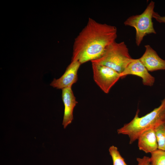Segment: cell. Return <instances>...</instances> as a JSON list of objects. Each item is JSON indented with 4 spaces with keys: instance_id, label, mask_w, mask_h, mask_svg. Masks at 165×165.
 Here are the masks:
<instances>
[{
    "instance_id": "obj_1",
    "label": "cell",
    "mask_w": 165,
    "mask_h": 165,
    "mask_svg": "<svg viewBox=\"0 0 165 165\" xmlns=\"http://www.w3.org/2000/svg\"><path fill=\"white\" fill-rule=\"evenodd\" d=\"M117 37L115 26L89 18L86 26L75 39L72 60L78 61L81 64L99 58Z\"/></svg>"
},
{
    "instance_id": "obj_2",
    "label": "cell",
    "mask_w": 165,
    "mask_h": 165,
    "mask_svg": "<svg viewBox=\"0 0 165 165\" xmlns=\"http://www.w3.org/2000/svg\"><path fill=\"white\" fill-rule=\"evenodd\" d=\"M139 110L137 111L134 118L129 123L117 130L118 134L127 135L129 143L132 144L144 131L154 129L165 120V96L161 100L160 105L145 116H139Z\"/></svg>"
},
{
    "instance_id": "obj_3",
    "label": "cell",
    "mask_w": 165,
    "mask_h": 165,
    "mask_svg": "<svg viewBox=\"0 0 165 165\" xmlns=\"http://www.w3.org/2000/svg\"><path fill=\"white\" fill-rule=\"evenodd\" d=\"M132 59L124 42L117 43L115 41L107 47L100 57L91 62L107 66L120 74Z\"/></svg>"
},
{
    "instance_id": "obj_4",
    "label": "cell",
    "mask_w": 165,
    "mask_h": 165,
    "mask_svg": "<svg viewBox=\"0 0 165 165\" xmlns=\"http://www.w3.org/2000/svg\"><path fill=\"white\" fill-rule=\"evenodd\" d=\"M155 5V2L151 1L142 13L130 16L124 23L125 26L135 28V42L138 46H140L145 36L156 33L152 21Z\"/></svg>"
},
{
    "instance_id": "obj_5",
    "label": "cell",
    "mask_w": 165,
    "mask_h": 165,
    "mask_svg": "<svg viewBox=\"0 0 165 165\" xmlns=\"http://www.w3.org/2000/svg\"><path fill=\"white\" fill-rule=\"evenodd\" d=\"M94 80L101 89L108 94L111 88L121 78L120 74L105 66L92 62Z\"/></svg>"
},
{
    "instance_id": "obj_6",
    "label": "cell",
    "mask_w": 165,
    "mask_h": 165,
    "mask_svg": "<svg viewBox=\"0 0 165 165\" xmlns=\"http://www.w3.org/2000/svg\"><path fill=\"white\" fill-rule=\"evenodd\" d=\"M120 75L121 78L128 75L139 76L142 79L143 85L148 86H152L155 81V78L149 73L139 58L133 59Z\"/></svg>"
},
{
    "instance_id": "obj_7",
    "label": "cell",
    "mask_w": 165,
    "mask_h": 165,
    "mask_svg": "<svg viewBox=\"0 0 165 165\" xmlns=\"http://www.w3.org/2000/svg\"><path fill=\"white\" fill-rule=\"evenodd\" d=\"M81 65L78 61L72 60L64 74L60 78L54 79L50 86L57 89L72 87L78 80L77 72Z\"/></svg>"
},
{
    "instance_id": "obj_8",
    "label": "cell",
    "mask_w": 165,
    "mask_h": 165,
    "mask_svg": "<svg viewBox=\"0 0 165 165\" xmlns=\"http://www.w3.org/2000/svg\"><path fill=\"white\" fill-rule=\"evenodd\" d=\"M145 51L139 59L148 71L165 70V60L160 57L149 45H145Z\"/></svg>"
},
{
    "instance_id": "obj_9",
    "label": "cell",
    "mask_w": 165,
    "mask_h": 165,
    "mask_svg": "<svg viewBox=\"0 0 165 165\" xmlns=\"http://www.w3.org/2000/svg\"><path fill=\"white\" fill-rule=\"evenodd\" d=\"M62 90V98L64 106L62 125L65 129L73 120V110L78 102L76 100L72 87L64 88Z\"/></svg>"
},
{
    "instance_id": "obj_10",
    "label": "cell",
    "mask_w": 165,
    "mask_h": 165,
    "mask_svg": "<svg viewBox=\"0 0 165 165\" xmlns=\"http://www.w3.org/2000/svg\"><path fill=\"white\" fill-rule=\"evenodd\" d=\"M138 140L139 149L146 153H151L158 149L157 138L153 128L142 133Z\"/></svg>"
},
{
    "instance_id": "obj_11",
    "label": "cell",
    "mask_w": 165,
    "mask_h": 165,
    "mask_svg": "<svg viewBox=\"0 0 165 165\" xmlns=\"http://www.w3.org/2000/svg\"><path fill=\"white\" fill-rule=\"evenodd\" d=\"M154 129L157 138L158 149L165 151V120Z\"/></svg>"
},
{
    "instance_id": "obj_12",
    "label": "cell",
    "mask_w": 165,
    "mask_h": 165,
    "mask_svg": "<svg viewBox=\"0 0 165 165\" xmlns=\"http://www.w3.org/2000/svg\"><path fill=\"white\" fill-rule=\"evenodd\" d=\"M151 154L150 165H165V151L158 149Z\"/></svg>"
},
{
    "instance_id": "obj_13",
    "label": "cell",
    "mask_w": 165,
    "mask_h": 165,
    "mask_svg": "<svg viewBox=\"0 0 165 165\" xmlns=\"http://www.w3.org/2000/svg\"><path fill=\"white\" fill-rule=\"evenodd\" d=\"M109 152L112 160L113 165H127L117 147L113 145L110 146Z\"/></svg>"
},
{
    "instance_id": "obj_14",
    "label": "cell",
    "mask_w": 165,
    "mask_h": 165,
    "mask_svg": "<svg viewBox=\"0 0 165 165\" xmlns=\"http://www.w3.org/2000/svg\"><path fill=\"white\" fill-rule=\"evenodd\" d=\"M138 165H150V158L145 156L142 158H137Z\"/></svg>"
},
{
    "instance_id": "obj_15",
    "label": "cell",
    "mask_w": 165,
    "mask_h": 165,
    "mask_svg": "<svg viewBox=\"0 0 165 165\" xmlns=\"http://www.w3.org/2000/svg\"><path fill=\"white\" fill-rule=\"evenodd\" d=\"M152 17L158 22L165 24V16H161L158 13L154 11Z\"/></svg>"
}]
</instances>
